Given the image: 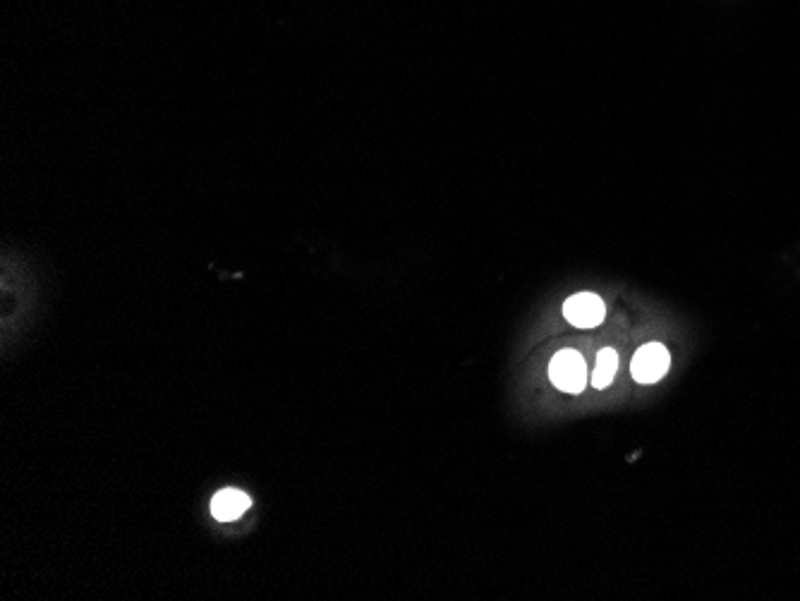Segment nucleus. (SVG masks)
Wrapping results in <instances>:
<instances>
[{
	"instance_id": "obj_1",
	"label": "nucleus",
	"mask_w": 800,
	"mask_h": 601,
	"mask_svg": "<svg viewBox=\"0 0 800 601\" xmlns=\"http://www.w3.org/2000/svg\"><path fill=\"white\" fill-rule=\"evenodd\" d=\"M551 384L563 393H583L587 386V364L575 350H561L549 364Z\"/></svg>"
},
{
	"instance_id": "obj_2",
	"label": "nucleus",
	"mask_w": 800,
	"mask_h": 601,
	"mask_svg": "<svg viewBox=\"0 0 800 601\" xmlns=\"http://www.w3.org/2000/svg\"><path fill=\"white\" fill-rule=\"evenodd\" d=\"M669 367H671L669 350H666L662 343H647L635 352L630 372H633V379L640 381V384H654V381H659L666 372H669Z\"/></svg>"
},
{
	"instance_id": "obj_3",
	"label": "nucleus",
	"mask_w": 800,
	"mask_h": 601,
	"mask_svg": "<svg viewBox=\"0 0 800 601\" xmlns=\"http://www.w3.org/2000/svg\"><path fill=\"white\" fill-rule=\"evenodd\" d=\"M604 314L606 307L602 297L592 293L573 295L571 300H566V305H563V317L571 321L573 326H578V329H595V326L604 321Z\"/></svg>"
},
{
	"instance_id": "obj_4",
	"label": "nucleus",
	"mask_w": 800,
	"mask_h": 601,
	"mask_svg": "<svg viewBox=\"0 0 800 601\" xmlns=\"http://www.w3.org/2000/svg\"><path fill=\"white\" fill-rule=\"evenodd\" d=\"M250 496L242 494L238 489H223L218 491L211 501V515L221 522L238 520L240 515H245L247 508H250Z\"/></svg>"
},
{
	"instance_id": "obj_5",
	"label": "nucleus",
	"mask_w": 800,
	"mask_h": 601,
	"mask_svg": "<svg viewBox=\"0 0 800 601\" xmlns=\"http://www.w3.org/2000/svg\"><path fill=\"white\" fill-rule=\"evenodd\" d=\"M616 369H618L616 350L604 348L597 355V367H595V374H592V386L599 388V391L609 388L611 381H614V376H616Z\"/></svg>"
}]
</instances>
